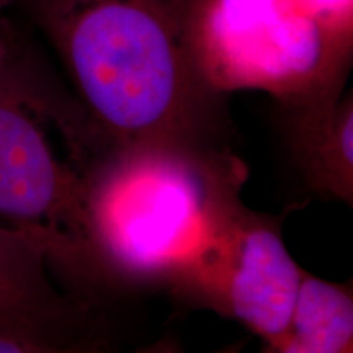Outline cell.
<instances>
[{
  "label": "cell",
  "instance_id": "6da1fadb",
  "mask_svg": "<svg viewBox=\"0 0 353 353\" xmlns=\"http://www.w3.org/2000/svg\"><path fill=\"white\" fill-rule=\"evenodd\" d=\"M94 125L117 145L216 148L218 92L198 59V0H19Z\"/></svg>",
  "mask_w": 353,
  "mask_h": 353
},
{
  "label": "cell",
  "instance_id": "ba28073f",
  "mask_svg": "<svg viewBox=\"0 0 353 353\" xmlns=\"http://www.w3.org/2000/svg\"><path fill=\"white\" fill-rule=\"evenodd\" d=\"M353 347V298L345 285L304 272L288 330L276 352L347 353Z\"/></svg>",
  "mask_w": 353,
  "mask_h": 353
},
{
  "label": "cell",
  "instance_id": "277c9868",
  "mask_svg": "<svg viewBox=\"0 0 353 353\" xmlns=\"http://www.w3.org/2000/svg\"><path fill=\"white\" fill-rule=\"evenodd\" d=\"M347 34L296 0H198V59L218 94L263 90L293 105L341 92Z\"/></svg>",
  "mask_w": 353,
  "mask_h": 353
},
{
  "label": "cell",
  "instance_id": "52a82bcc",
  "mask_svg": "<svg viewBox=\"0 0 353 353\" xmlns=\"http://www.w3.org/2000/svg\"><path fill=\"white\" fill-rule=\"evenodd\" d=\"M288 110L286 136L312 190L353 200V100L332 92Z\"/></svg>",
  "mask_w": 353,
  "mask_h": 353
},
{
  "label": "cell",
  "instance_id": "9c48e42d",
  "mask_svg": "<svg viewBox=\"0 0 353 353\" xmlns=\"http://www.w3.org/2000/svg\"><path fill=\"white\" fill-rule=\"evenodd\" d=\"M299 6L316 13L330 23L350 30L352 0H296Z\"/></svg>",
  "mask_w": 353,
  "mask_h": 353
},
{
  "label": "cell",
  "instance_id": "7a4b0ae2",
  "mask_svg": "<svg viewBox=\"0 0 353 353\" xmlns=\"http://www.w3.org/2000/svg\"><path fill=\"white\" fill-rule=\"evenodd\" d=\"M242 183L241 162L218 148L114 144L87 192L105 278L185 293L242 205Z\"/></svg>",
  "mask_w": 353,
  "mask_h": 353
},
{
  "label": "cell",
  "instance_id": "3957f363",
  "mask_svg": "<svg viewBox=\"0 0 353 353\" xmlns=\"http://www.w3.org/2000/svg\"><path fill=\"white\" fill-rule=\"evenodd\" d=\"M112 145L13 43L0 64V223L37 236L52 270L83 286L105 278L87 192Z\"/></svg>",
  "mask_w": 353,
  "mask_h": 353
},
{
  "label": "cell",
  "instance_id": "5b68a950",
  "mask_svg": "<svg viewBox=\"0 0 353 353\" xmlns=\"http://www.w3.org/2000/svg\"><path fill=\"white\" fill-rule=\"evenodd\" d=\"M301 275L280 229L241 205L187 293L239 321L276 352Z\"/></svg>",
  "mask_w": 353,
  "mask_h": 353
},
{
  "label": "cell",
  "instance_id": "8fae6325",
  "mask_svg": "<svg viewBox=\"0 0 353 353\" xmlns=\"http://www.w3.org/2000/svg\"><path fill=\"white\" fill-rule=\"evenodd\" d=\"M19 0H0V10H3V8L12 6V3H17Z\"/></svg>",
  "mask_w": 353,
  "mask_h": 353
},
{
  "label": "cell",
  "instance_id": "8992f818",
  "mask_svg": "<svg viewBox=\"0 0 353 353\" xmlns=\"http://www.w3.org/2000/svg\"><path fill=\"white\" fill-rule=\"evenodd\" d=\"M46 245L0 223V353L97 350L88 306L57 290Z\"/></svg>",
  "mask_w": 353,
  "mask_h": 353
},
{
  "label": "cell",
  "instance_id": "30bf717a",
  "mask_svg": "<svg viewBox=\"0 0 353 353\" xmlns=\"http://www.w3.org/2000/svg\"><path fill=\"white\" fill-rule=\"evenodd\" d=\"M13 46V39L8 37V34L3 32V30H0V64L3 63V61L7 59L8 52H10Z\"/></svg>",
  "mask_w": 353,
  "mask_h": 353
}]
</instances>
